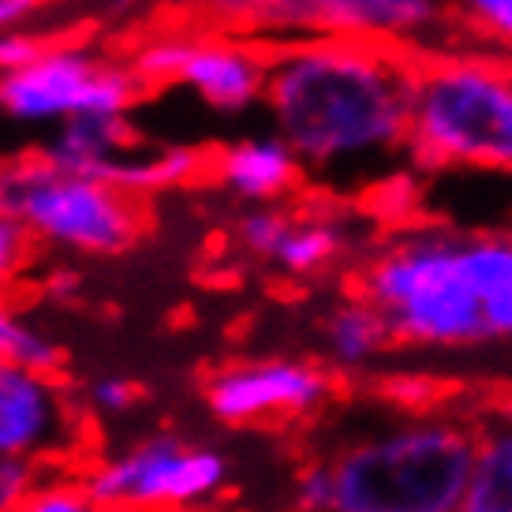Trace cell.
<instances>
[{
	"instance_id": "44dd1931",
	"label": "cell",
	"mask_w": 512,
	"mask_h": 512,
	"mask_svg": "<svg viewBox=\"0 0 512 512\" xmlns=\"http://www.w3.org/2000/svg\"><path fill=\"white\" fill-rule=\"evenodd\" d=\"M19 512H101L83 483H38Z\"/></svg>"
},
{
	"instance_id": "6da1fadb",
	"label": "cell",
	"mask_w": 512,
	"mask_h": 512,
	"mask_svg": "<svg viewBox=\"0 0 512 512\" xmlns=\"http://www.w3.org/2000/svg\"><path fill=\"white\" fill-rule=\"evenodd\" d=\"M419 64L367 42H285L270 49L273 131L311 172H352L408 150Z\"/></svg>"
},
{
	"instance_id": "3957f363",
	"label": "cell",
	"mask_w": 512,
	"mask_h": 512,
	"mask_svg": "<svg viewBox=\"0 0 512 512\" xmlns=\"http://www.w3.org/2000/svg\"><path fill=\"white\" fill-rule=\"evenodd\" d=\"M475 445L464 427L438 419L348 441L329 456L333 512H460Z\"/></svg>"
},
{
	"instance_id": "ba28073f",
	"label": "cell",
	"mask_w": 512,
	"mask_h": 512,
	"mask_svg": "<svg viewBox=\"0 0 512 512\" xmlns=\"http://www.w3.org/2000/svg\"><path fill=\"white\" fill-rule=\"evenodd\" d=\"M240 27L270 42L415 45L445 27V0H255Z\"/></svg>"
},
{
	"instance_id": "603a6c76",
	"label": "cell",
	"mask_w": 512,
	"mask_h": 512,
	"mask_svg": "<svg viewBox=\"0 0 512 512\" xmlns=\"http://www.w3.org/2000/svg\"><path fill=\"white\" fill-rule=\"evenodd\" d=\"M333 468L329 460H314L296 479V509L299 512H333Z\"/></svg>"
},
{
	"instance_id": "9c48e42d",
	"label": "cell",
	"mask_w": 512,
	"mask_h": 512,
	"mask_svg": "<svg viewBox=\"0 0 512 512\" xmlns=\"http://www.w3.org/2000/svg\"><path fill=\"white\" fill-rule=\"evenodd\" d=\"M333 393L322 367L303 359H251L217 370L206 385V404L225 427H255L311 415Z\"/></svg>"
},
{
	"instance_id": "ffe728a7",
	"label": "cell",
	"mask_w": 512,
	"mask_h": 512,
	"mask_svg": "<svg viewBox=\"0 0 512 512\" xmlns=\"http://www.w3.org/2000/svg\"><path fill=\"white\" fill-rule=\"evenodd\" d=\"M292 228V217L281 206H251L247 214L236 221V240L251 258H266L273 262L277 247L285 240V232Z\"/></svg>"
},
{
	"instance_id": "8992f818",
	"label": "cell",
	"mask_w": 512,
	"mask_h": 512,
	"mask_svg": "<svg viewBox=\"0 0 512 512\" xmlns=\"http://www.w3.org/2000/svg\"><path fill=\"white\" fill-rule=\"evenodd\" d=\"M101 512H195L221 498L228 456L180 434H150L83 479Z\"/></svg>"
},
{
	"instance_id": "4fadbf2b",
	"label": "cell",
	"mask_w": 512,
	"mask_h": 512,
	"mask_svg": "<svg viewBox=\"0 0 512 512\" xmlns=\"http://www.w3.org/2000/svg\"><path fill=\"white\" fill-rule=\"evenodd\" d=\"M135 150V128L128 116H75L53 131L42 157L60 172L109 180L113 165Z\"/></svg>"
},
{
	"instance_id": "2e32d148",
	"label": "cell",
	"mask_w": 512,
	"mask_h": 512,
	"mask_svg": "<svg viewBox=\"0 0 512 512\" xmlns=\"http://www.w3.org/2000/svg\"><path fill=\"white\" fill-rule=\"evenodd\" d=\"M460 512H512V427L479 438Z\"/></svg>"
},
{
	"instance_id": "7c38bea8",
	"label": "cell",
	"mask_w": 512,
	"mask_h": 512,
	"mask_svg": "<svg viewBox=\"0 0 512 512\" xmlns=\"http://www.w3.org/2000/svg\"><path fill=\"white\" fill-rule=\"evenodd\" d=\"M217 184L225 187L232 199L247 202V206H277V199H285L296 187L299 157L292 154V146L270 131V135H247L228 143L214 161Z\"/></svg>"
},
{
	"instance_id": "5bb4252c",
	"label": "cell",
	"mask_w": 512,
	"mask_h": 512,
	"mask_svg": "<svg viewBox=\"0 0 512 512\" xmlns=\"http://www.w3.org/2000/svg\"><path fill=\"white\" fill-rule=\"evenodd\" d=\"M322 341H326V356L344 370L367 367L382 356L393 341V329L385 322V314L367 303L363 296L344 299L322 322Z\"/></svg>"
},
{
	"instance_id": "7a4b0ae2",
	"label": "cell",
	"mask_w": 512,
	"mask_h": 512,
	"mask_svg": "<svg viewBox=\"0 0 512 512\" xmlns=\"http://www.w3.org/2000/svg\"><path fill=\"white\" fill-rule=\"evenodd\" d=\"M359 296L385 314L400 344L512 341V236L415 228L363 266Z\"/></svg>"
},
{
	"instance_id": "e0dca14e",
	"label": "cell",
	"mask_w": 512,
	"mask_h": 512,
	"mask_svg": "<svg viewBox=\"0 0 512 512\" xmlns=\"http://www.w3.org/2000/svg\"><path fill=\"white\" fill-rule=\"evenodd\" d=\"M344 247H348L344 225L329 221V217H303V221L292 217V228L273 255V266H281L292 277H311V273L333 266L344 255Z\"/></svg>"
},
{
	"instance_id": "484cf974",
	"label": "cell",
	"mask_w": 512,
	"mask_h": 512,
	"mask_svg": "<svg viewBox=\"0 0 512 512\" xmlns=\"http://www.w3.org/2000/svg\"><path fill=\"white\" fill-rule=\"evenodd\" d=\"M49 49H53L49 38L34 34V30H8V34H0V79L30 68Z\"/></svg>"
},
{
	"instance_id": "d6986e66",
	"label": "cell",
	"mask_w": 512,
	"mask_h": 512,
	"mask_svg": "<svg viewBox=\"0 0 512 512\" xmlns=\"http://www.w3.org/2000/svg\"><path fill=\"white\" fill-rule=\"evenodd\" d=\"M191 42L195 38H154V42H143L131 57V72L143 86H157V83H180V72L187 64V53H191Z\"/></svg>"
},
{
	"instance_id": "52a82bcc",
	"label": "cell",
	"mask_w": 512,
	"mask_h": 512,
	"mask_svg": "<svg viewBox=\"0 0 512 512\" xmlns=\"http://www.w3.org/2000/svg\"><path fill=\"white\" fill-rule=\"evenodd\" d=\"M139 90L131 68L79 45H53L30 68L0 79V116L57 128L75 116H128Z\"/></svg>"
},
{
	"instance_id": "f1b7e54d",
	"label": "cell",
	"mask_w": 512,
	"mask_h": 512,
	"mask_svg": "<svg viewBox=\"0 0 512 512\" xmlns=\"http://www.w3.org/2000/svg\"><path fill=\"white\" fill-rule=\"evenodd\" d=\"M154 0H94V12L101 19H113V23H124V19H135L139 12H146Z\"/></svg>"
},
{
	"instance_id": "7402d4cb",
	"label": "cell",
	"mask_w": 512,
	"mask_h": 512,
	"mask_svg": "<svg viewBox=\"0 0 512 512\" xmlns=\"http://www.w3.org/2000/svg\"><path fill=\"white\" fill-rule=\"evenodd\" d=\"M86 400H90V408L105 419H116V415H128L135 408V400H139V389L131 378H120V374H101L90 382L86 389Z\"/></svg>"
},
{
	"instance_id": "ac0fdd59",
	"label": "cell",
	"mask_w": 512,
	"mask_h": 512,
	"mask_svg": "<svg viewBox=\"0 0 512 512\" xmlns=\"http://www.w3.org/2000/svg\"><path fill=\"white\" fill-rule=\"evenodd\" d=\"M60 359H64L60 356V344L0 299V363H15V367L53 374L60 367Z\"/></svg>"
},
{
	"instance_id": "8fae6325",
	"label": "cell",
	"mask_w": 512,
	"mask_h": 512,
	"mask_svg": "<svg viewBox=\"0 0 512 512\" xmlns=\"http://www.w3.org/2000/svg\"><path fill=\"white\" fill-rule=\"evenodd\" d=\"M180 86H187L202 105L221 116L251 113L266 105L270 86V53L247 42H191L187 64L180 72Z\"/></svg>"
},
{
	"instance_id": "4dcf8cb0",
	"label": "cell",
	"mask_w": 512,
	"mask_h": 512,
	"mask_svg": "<svg viewBox=\"0 0 512 512\" xmlns=\"http://www.w3.org/2000/svg\"><path fill=\"white\" fill-rule=\"evenodd\" d=\"M210 8H214L221 19H228V23H240V15L255 4V0H206Z\"/></svg>"
},
{
	"instance_id": "4316f807",
	"label": "cell",
	"mask_w": 512,
	"mask_h": 512,
	"mask_svg": "<svg viewBox=\"0 0 512 512\" xmlns=\"http://www.w3.org/2000/svg\"><path fill=\"white\" fill-rule=\"evenodd\" d=\"M30 232L12 217H0V292L12 285L27 262Z\"/></svg>"
},
{
	"instance_id": "5b68a950",
	"label": "cell",
	"mask_w": 512,
	"mask_h": 512,
	"mask_svg": "<svg viewBox=\"0 0 512 512\" xmlns=\"http://www.w3.org/2000/svg\"><path fill=\"white\" fill-rule=\"evenodd\" d=\"M0 217H12L57 251L124 255L139 240V206L109 180L53 169L42 154L0 161Z\"/></svg>"
},
{
	"instance_id": "d4e9b609",
	"label": "cell",
	"mask_w": 512,
	"mask_h": 512,
	"mask_svg": "<svg viewBox=\"0 0 512 512\" xmlns=\"http://www.w3.org/2000/svg\"><path fill=\"white\" fill-rule=\"evenodd\" d=\"M38 490V471L34 460H12L0 456V512H19L27 498Z\"/></svg>"
},
{
	"instance_id": "cb8c5ba5",
	"label": "cell",
	"mask_w": 512,
	"mask_h": 512,
	"mask_svg": "<svg viewBox=\"0 0 512 512\" xmlns=\"http://www.w3.org/2000/svg\"><path fill=\"white\" fill-rule=\"evenodd\" d=\"M456 8L471 27L490 34L494 42L512 45V0H456Z\"/></svg>"
},
{
	"instance_id": "83f0119b",
	"label": "cell",
	"mask_w": 512,
	"mask_h": 512,
	"mask_svg": "<svg viewBox=\"0 0 512 512\" xmlns=\"http://www.w3.org/2000/svg\"><path fill=\"white\" fill-rule=\"evenodd\" d=\"M45 8V0H0V34L27 30V23Z\"/></svg>"
},
{
	"instance_id": "30bf717a",
	"label": "cell",
	"mask_w": 512,
	"mask_h": 512,
	"mask_svg": "<svg viewBox=\"0 0 512 512\" xmlns=\"http://www.w3.org/2000/svg\"><path fill=\"white\" fill-rule=\"evenodd\" d=\"M72 404L53 374L0 363V456L38 460L72 438Z\"/></svg>"
},
{
	"instance_id": "277c9868",
	"label": "cell",
	"mask_w": 512,
	"mask_h": 512,
	"mask_svg": "<svg viewBox=\"0 0 512 512\" xmlns=\"http://www.w3.org/2000/svg\"><path fill=\"white\" fill-rule=\"evenodd\" d=\"M408 154L419 165L512 169V68L486 57L419 64Z\"/></svg>"
},
{
	"instance_id": "f546056e",
	"label": "cell",
	"mask_w": 512,
	"mask_h": 512,
	"mask_svg": "<svg viewBox=\"0 0 512 512\" xmlns=\"http://www.w3.org/2000/svg\"><path fill=\"white\" fill-rule=\"evenodd\" d=\"M45 296L49 299H72L79 292V273L75 270H53L45 277Z\"/></svg>"
},
{
	"instance_id": "9a60e30c",
	"label": "cell",
	"mask_w": 512,
	"mask_h": 512,
	"mask_svg": "<svg viewBox=\"0 0 512 512\" xmlns=\"http://www.w3.org/2000/svg\"><path fill=\"white\" fill-rule=\"evenodd\" d=\"M202 169V154L195 146H161L150 154L131 150L113 165L109 184H116L124 195H154V191H172V187L191 184Z\"/></svg>"
}]
</instances>
